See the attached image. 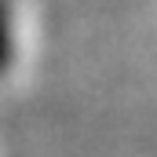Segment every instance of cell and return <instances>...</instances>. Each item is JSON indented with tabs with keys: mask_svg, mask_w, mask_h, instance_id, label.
Listing matches in <instances>:
<instances>
[{
	"mask_svg": "<svg viewBox=\"0 0 157 157\" xmlns=\"http://www.w3.org/2000/svg\"><path fill=\"white\" fill-rule=\"evenodd\" d=\"M15 62H18V44L11 29V7L7 0H0V84L15 73Z\"/></svg>",
	"mask_w": 157,
	"mask_h": 157,
	"instance_id": "obj_1",
	"label": "cell"
}]
</instances>
